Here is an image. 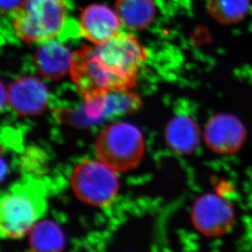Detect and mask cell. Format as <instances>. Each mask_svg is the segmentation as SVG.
Instances as JSON below:
<instances>
[{"label": "cell", "mask_w": 252, "mask_h": 252, "mask_svg": "<svg viewBox=\"0 0 252 252\" xmlns=\"http://www.w3.org/2000/svg\"><path fill=\"white\" fill-rule=\"evenodd\" d=\"M114 11L125 28L137 31L152 23L156 7L153 0H116Z\"/></svg>", "instance_id": "cell-12"}, {"label": "cell", "mask_w": 252, "mask_h": 252, "mask_svg": "<svg viewBox=\"0 0 252 252\" xmlns=\"http://www.w3.org/2000/svg\"><path fill=\"white\" fill-rule=\"evenodd\" d=\"M98 159L118 172L138 167L145 153V140L138 127L127 122L110 124L98 134L95 142Z\"/></svg>", "instance_id": "cell-4"}, {"label": "cell", "mask_w": 252, "mask_h": 252, "mask_svg": "<svg viewBox=\"0 0 252 252\" xmlns=\"http://www.w3.org/2000/svg\"><path fill=\"white\" fill-rule=\"evenodd\" d=\"M7 92V105L18 116H39L48 109V88L34 75L18 77L8 84Z\"/></svg>", "instance_id": "cell-6"}, {"label": "cell", "mask_w": 252, "mask_h": 252, "mask_svg": "<svg viewBox=\"0 0 252 252\" xmlns=\"http://www.w3.org/2000/svg\"><path fill=\"white\" fill-rule=\"evenodd\" d=\"M192 219L201 233L217 236L226 233L230 228L234 214L225 200L215 194H205L193 205Z\"/></svg>", "instance_id": "cell-7"}, {"label": "cell", "mask_w": 252, "mask_h": 252, "mask_svg": "<svg viewBox=\"0 0 252 252\" xmlns=\"http://www.w3.org/2000/svg\"><path fill=\"white\" fill-rule=\"evenodd\" d=\"M147 59V50L136 36L119 32L100 45L74 52L69 74L84 102H91L131 90Z\"/></svg>", "instance_id": "cell-1"}, {"label": "cell", "mask_w": 252, "mask_h": 252, "mask_svg": "<svg viewBox=\"0 0 252 252\" xmlns=\"http://www.w3.org/2000/svg\"><path fill=\"white\" fill-rule=\"evenodd\" d=\"M28 234L29 247L32 252H61L64 249V233L53 220H38Z\"/></svg>", "instance_id": "cell-13"}, {"label": "cell", "mask_w": 252, "mask_h": 252, "mask_svg": "<svg viewBox=\"0 0 252 252\" xmlns=\"http://www.w3.org/2000/svg\"><path fill=\"white\" fill-rule=\"evenodd\" d=\"M74 53L54 39L41 43L34 53L38 74L48 80H60L70 73Z\"/></svg>", "instance_id": "cell-10"}, {"label": "cell", "mask_w": 252, "mask_h": 252, "mask_svg": "<svg viewBox=\"0 0 252 252\" xmlns=\"http://www.w3.org/2000/svg\"><path fill=\"white\" fill-rule=\"evenodd\" d=\"M198 126L191 117L176 115L165 129V139L171 150L180 155L193 152L199 144Z\"/></svg>", "instance_id": "cell-11"}, {"label": "cell", "mask_w": 252, "mask_h": 252, "mask_svg": "<svg viewBox=\"0 0 252 252\" xmlns=\"http://www.w3.org/2000/svg\"><path fill=\"white\" fill-rule=\"evenodd\" d=\"M121 25L116 12L106 5H88L79 14L82 36L94 45H100L115 37Z\"/></svg>", "instance_id": "cell-8"}, {"label": "cell", "mask_w": 252, "mask_h": 252, "mask_svg": "<svg viewBox=\"0 0 252 252\" xmlns=\"http://www.w3.org/2000/svg\"><path fill=\"white\" fill-rule=\"evenodd\" d=\"M245 131L237 118L228 114L216 115L211 119L205 130L207 145L216 152L233 153L240 147Z\"/></svg>", "instance_id": "cell-9"}, {"label": "cell", "mask_w": 252, "mask_h": 252, "mask_svg": "<svg viewBox=\"0 0 252 252\" xmlns=\"http://www.w3.org/2000/svg\"><path fill=\"white\" fill-rule=\"evenodd\" d=\"M21 0H1V4H2V8L3 10H13L22 2Z\"/></svg>", "instance_id": "cell-15"}, {"label": "cell", "mask_w": 252, "mask_h": 252, "mask_svg": "<svg viewBox=\"0 0 252 252\" xmlns=\"http://www.w3.org/2000/svg\"><path fill=\"white\" fill-rule=\"evenodd\" d=\"M47 196L44 182L33 177L10 186L0 198L1 237L19 239L27 235L46 214Z\"/></svg>", "instance_id": "cell-2"}, {"label": "cell", "mask_w": 252, "mask_h": 252, "mask_svg": "<svg viewBox=\"0 0 252 252\" xmlns=\"http://www.w3.org/2000/svg\"><path fill=\"white\" fill-rule=\"evenodd\" d=\"M250 0H207V11L220 24L233 25L248 14Z\"/></svg>", "instance_id": "cell-14"}, {"label": "cell", "mask_w": 252, "mask_h": 252, "mask_svg": "<svg viewBox=\"0 0 252 252\" xmlns=\"http://www.w3.org/2000/svg\"><path fill=\"white\" fill-rule=\"evenodd\" d=\"M67 15L64 0H22L12 11V27L22 43H43L58 35Z\"/></svg>", "instance_id": "cell-3"}, {"label": "cell", "mask_w": 252, "mask_h": 252, "mask_svg": "<svg viewBox=\"0 0 252 252\" xmlns=\"http://www.w3.org/2000/svg\"><path fill=\"white\" fill-rule=\"evenodd\" d=\"M116 172L100 160H83L72 171L69 182L78 199L93 207H107L119 192Z\"/></svg>", "instance_id": "cell-5"}]
</instances>
